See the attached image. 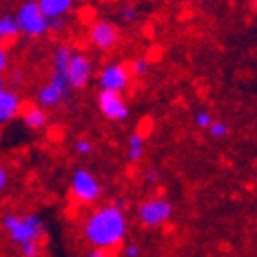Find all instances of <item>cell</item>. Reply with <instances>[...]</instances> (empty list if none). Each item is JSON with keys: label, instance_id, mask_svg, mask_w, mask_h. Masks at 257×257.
<instances>
[{"label": "cell", "instance_id": "6da1fadb", "mask_svg": "<svg viewBox=\"0 0 257 257\" xmlns=\"http://www.w3.org/2000/svg\"><path fill=\"white\" fill-rule=\"evenodd\" d=\"M128 234V218L119 205L99 207L85 219L83 236L92 248L106 250L122 243Z\"/></svg>", "mask_w": 257, "mask_h": 257}, {"label": "cell", "instance_id": "7a4b0ae2", "mask_svg": "<svg viewBox=\"0 0 257 257\" xmlns=\"http://www.w3.org/2000/svg\"><path fill=\"white\" fill-rule=\"evenodd\" d=\"M0 227L8 234L9 241L17 246L27 243H38L45 232V223L42 216L36 212L17 214V212H6L0 218Z\"/></svg>", "mask_w": 257, "mask_h": 257}, {"label": "cell", "instance_id": "3957f363", "mask_svg": "<svg viewBox=\"0 0 257 257\" xmlns=\"http://www.w3.org/2000/svg\"><path fill=\"white\" fill-rule=\"evenodd\" d=\"M15 20L18 24L20 35L27 36V38H42L49 33L51 20L42 13L36 0H24L17 8Z\"/></svg>", "mask_w": 257, "mask_h": 257}, {"label": "cell", "instance_id": "277c9868", "mask_svg": "<svg viewBox=\"0 0 257 257\" xmlns=\"http://www.w3.org/2000/svg\"><path fill=\"white\" fill-rule=\"evenodd\" d=\"M173 212H175V207H173V203L167 198L153 196L144 200L137 207V219L141 221L142 227L157 228L169 221Z\"/></svg>", "mask_w": 257, "mask_h": 257}, {"label": "cell", "instance_id": "5b68a950", "mask_svg": "<svg viewBox=\"0 0 257 257\" xmlns=\"http://www.w3.org/2000/svg\"><path fill=\"white\" fill-rule=\"evenodd\" d=\"M101 193H103L101 184L92 171L79 167L72 173V176H70V194L76 202L88 205V203H94L95 200H99Z\"/></svg>", "mask_w": 257, "mask_h": 257}, {"label": "cell", "instance_id": "8992f818", "mask_svg": "<svg viewBox=\"0 0 257 257\" xmlns=\"http://www.w3.org/2000/svg\"><path fill=\"white\" fill-rule=\"evenodd\" d=\"M70 90H72V88H70L69 81H67V76L52 70L49 81L36 90V104L42 106L43 110L60 106L65 99H67Z\"/></svg>", "mask_w": 257, "mask_h": 257}, {"label": "cell", "instance_id": "52a82bcc", "mask_svg": "<svg viewBox=\"0 0 257 257\" xmlns=\"http://www.w3.org/2000/svg\"><path fill=\"white\" fill-rule=\"evenodd\" d=\"M65 76H67L70 88L81 90V88H85L90 83L92 76H94V63H92V60L85 52L74 51L72 56H70L69 67L65 70Z\"/></svg>", "mask_w": 257, "mask_h": 257}, {"label": "cell", "instance_id": "ba28073f", "mask_svg": "<svg viewBox=\"0 0 257 257\" xmlns=\"http://www.w3.org/2000/svg\"><path fill=\"white\" fill-rule=\"evenodd\" d=\"M130 67H126L124 63H108L99 70L97 85L101 90L122 94L130 85Z\"/></svg>", "mask_w": 257, "mask_h": 257}, {"label": "cell", "instance_id": "9c48e42d", "mask_svg": "<svg viewBox=\"0 0 257 257\" xmlns=\"http://www.w3.org/2000/svg\"><path fill=\"white\" fill-rule=\"evenodd\" d=\"M97 108L101 111V115L106 117L108 120L122 122L130 117V106L119 92L101 90L97 95Z\"/></svg>", "mask_w": 257, "mask_h": 257}, {"label": "cell", "instance_id": "30bf717a", "mask_svg": "<svg viewBox=\"0 0 257 257\" xmlns=\"http://www.w3.org/2000/svg\"><path fill=\"white\" fill-rule=\"evenodd\" d=\"M88 42L99 51H111L119 43V27L110 20H95L88 27Z\"/></svg>", "mask_w": 257, "mask_h": 257}, {"label": "cell", "instance_id": "8fae6325", "mask_svg": "<svg viewBox=\"0 0 257 257\" xmlns=\"http://www.w3.org/2000/svg\"><path fill=\"white\" fill-rule=\"evenodd\" d=\"M24 99L18 90L8 86L4 79H0V126L9 124L22 113Z\"/></svg>", "mask_w": 257, "mask_h": 257}, {"label": "cell", "instance_id": "7c38bea8", "mask_svg": "<svg viewBox=\"0 0 257 257\" xmlns=\"http://www.w3.org/2000/svg\"><path fill=\"white\" fill-rule=\"evenodd\" d=\"M22 122L31 132H40L49 124V113L38 104H29V106L22 108Z\"/></svg>", "mask_w": 257, "mask_h": 257}, {"label": "cell", "instance_id": "4fadbf2b", "mask_svg": "<svg viewBox=\"0 0 257 257\" xmlns=\"http://www.w3.org/2000/svg\"><path fill=\"white\" fill-rule=\"evenodd\" d=\"M42 13L52 20V18H65L72 11L74 0H36Z\"/></svg>", "mask_w": 257, "mask_h": 257}, {"label": "cell", "instance_id": "5bb4252c", "mask_svg": "<svg viewBox=\"0 0 257 257\" xmlns=\"http://www.w3.org/2000/svg\"><path fill=\"white\" fill-rule=\"evenodd\" d=\"M20 36V29L15 20V15L2 13L0 15V43L13 42Z\"/></svg>", "mask_w": 257, "mask_h": 257}, {"label": "cell", "instance_id": "9a60e30c", "mask_svg": "<svg viewBox=\"0 0 257 257\" xmlns=\"http://www.w3.org/2000/svg\"><path fill=\"white\" fill-rule=\"evenodd\" d=\"M72 52H74L72 47L67 45V43L56 45V49L52 51V70H54V72L65 74V70H67V67H69Z\"/></svg>", "mask_w": 257, "mask_h": 257}, {"label": "cell", "instance_id": "2e32d148", "mask_svg": "<svg viewBox=\"0 0 257 257\" xmlns=\"http://www.w3.org/2000/svg\"><path fill=\"white\" fill-rule=\"evenodd\" d=\"M144 157V137L142 133L135 132L128 137V160L139 162Z\"/></svg>", "mask_w": 257, "mask_h": 257}, {"label": "cell", "instance_id": "e0dca14e", "mask_svg": "<svg viewBox=\"0 0 257 257\" xmlns=\"http://www.w3.org/2000/svg\"><path fill=\"white\" fill-rule=\"evenodd\" d=\"M150 67H151V63L146 60V58H137V60H133L132 65H130V74L135 77H142L148 74Z\"/></svg>", "mask_w": 257, "mask_h": 257}, {"label": "cell", "instance_id": "ac0fdd59", "mask_svg": "<svg viewBox=\"0 0 257 257\" xmlns=\"http://www.w3.org/2000/svg\"><path fill=\"white\" fill-rule=\"evenodd\" d=\"M117 17H119V20L122 22V24H132V22L137 20L139 9L135 8L133 4H126V6H122V8L119 9Z\"/></svg>", "mask_w": 257, "mask_h": 257}, {"label": "cell", "instance_id": "d6986e66", "mask_svg": "<svg viewBox=\"0 0 257 257\" xmlns=\"http://www.w3.org/2000/svg\"><path fill=\"white\" fill-rule=\"evenodd\" d=\"M26 81H27V77H26V72L22 69H15V70H11L9 72V76H8V86H11V88H22V86L26 85Z\"/></svg>", "mask_w": 257, "mask_h": 257}, {"label": "cell", "instance_id": "ffe728a7", "mask_svg": "<svg viewBox=\"0 0 257 257\" xmlns=\"http://www.w3.org/2000/svg\"><path fill=\"white\" fill-rule=\"evenodd\" d=\"M212 122H214V117H212V113H210V111H207V110H198L196 113H194V124H196L198 128L209 130Z\"/></svg>", "mask_w": 257, "mask_h": 257}, {"label": "cell", "instance_id": "44dd1931", "mask_svg": "<svg viewBox=\"0 0 257 257\" xmlns=\"http://www.w3.org/2000/svg\"><path fill=\"white\" fill-rule=\"evenodd\" d=\"M207 132L210 133V137L225 139L228 135V132H230V128H228V124L225 122V120H214V122L210 124V128L207 130Z\"/></svg>", "mask_w": 257, "mask_h": 257}, {"label": "cell", "instance_id": "7402d4cb", "mask_svg": "<svg viewBox=\"0 0 257 257\" xmlns=\"http://www.w3.org/2000/svg\"><path fill=\"white\" fill-rule=\"evenodd\" d=\"M18 253L22 257H40L42 255V246L40 243H27L18 246Z\"/></svg>", "mask_w": 257, "mask_h": 257}, {"label": "cell", "instance_id": "603a6c76", "mask_svg": "<svg viewBox=\"0 0 257 257\" xmlns=\"http://www.w3.org/2000/svg\"><path fill=\"white\" fill-rule=\"evenodd\" d=\"M92 150H94V144H92L88 139H77L76 142H74V151H76L77 155H90Z\"/></svg>", "mask_w": 257, "mask_h": 257}, {"label": "cell", "instance_id": "cb8c5ba5", "mask_svg": "<svg viewBox=\"0 0 257 257\" xmlns=\"http://www.w3.org/2000/svg\"><path fill=\"white\" fill-rule=\"evenodd\" d=\"M9 69V52L4 43H0V79Z\"/></svg>", "mask_w": 257, "mask_h": 257}, {"label": "cell", "instance_id": "d4e9b609", "mask_svg": "<svg viewBox=\"0 0 257 257\" xmlns=\"http://www.w3.org/2000/svg\"><path fill=\"white\" fill-rule=\"evenodd\" d=\"M67 29V20L65 18H52L51 24H49V33H54V35H60Z\"/></svg>", "mask_w": 257, "mask_h": 257}, {"label": "cell", "instance_id": "484cf974", "mask_svg": "<svg viewBox=\"0 0 257 257\" xmlns=\"http://www.w3.org/2000/svg\"><path fill=\"white\" fill-rule=\"evenodd\" d=\"M9 187V171L4 164L0 162V194Z\"/></svg>", "mask_w": 257, "mask_h": 257}, {"label": "cell", "instance_id": "4316f807", "mask_svg": "<svg viewBox=\"0 0 257 257\" xmlns=\"http://www.w3.org/2000/svg\"><path fill=\"white\" fill-rule=\"evenodd\" d=\"M124 255L126 257H141L142 255L141 244H139V243H130V244H126Z\"/></svg>", "mask_w": 257, "mask_h": 257}, {"label": "cell", "instance_id": "83f0119b", "mask_svg": "<svg viewBox=\"0 0 257 257\" xmlns=\"http://www.w3.org/2000/svg\"><path fill=\"white\" fill-rule=\"evenodd\" d=\"M144 180L150 182V184H157V182H160V171H157L155 167H151V169L146 171V175H144Z\"/></svg>", "mask_w": 257, "mask_h": 257}, {"label": "cell", "instance_id": "f1b7e54d", "mask_svg": "<svg viewBox=\"0 0 257 257\" xmlns=\"http://www.w3.org/2000/svg\"><path fill=\"white\" fill-rule=\"evenodd\" d=\"M86 257H106V255H104V250H99V248H92L90 252L86 253Z\"/></svg>", "mask_w": 257, "mask_h": 257}, {"label": "cell", "instance_id": "f546056e", "mask_svg": "<svg viewBox=\"0 0 257 257\" xmlns=\"http://www.w3.org/2000/svg\"><path fill=\"white\" fill-rule=\"evenodd\" d=\"M0 142H2V126H0Z\"/></svg>", "mask_w": 257, "mask_h": 257}, {"label": "cell", "instance_id": "4dcf8cb0", "mask_svg": "<svg viewBox=\"0 0 257 257\" xmlns=\"http://www.w3.org/2000/svg\"><path fill=\"white\" fill-rule=\"evenodd\" d=\"M196 2H207V0H196Z\"/></svg>", "mask_w": 257, "mask_h": 257}, {"label": "cell", "instance_id": "1f68e13d", "mask_svg": "<svg viewBox=\"0 0 257 257\" xmlns=\"http://www.w3.org/2000/svg\"><path fill=\"white\" fill-rule=\"evenodd\" d=\"M15 257H22V255H20V253H18V255H15Z\"/></svg>", "mask_w": 257, "mask_h": 257}]
</instances>
